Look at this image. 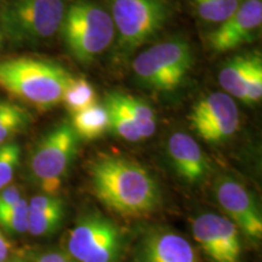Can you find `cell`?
Returning a JSON list of instances; mask_svg holds the SVG:
<instances>
[{"instance_id":"9a60e30c","label":"cell","mask_w":262,"mask_h":262,"mask_svg":"<svg viewBox=\"0 0 262 262\" xmlns=\"http://www.w3.org/2000/svg\"><path fill=\"white\" fill-rule=\"evenodd\" d=\"M64 217L63 202L56 195H37L28 203V229L34 237L56 232Z\"/></svg>"},{"instance_id":"9c48e42d","label":"cell","mask_w":262,"mask_h":262,"mask_svg":"<svg viewBox=\"0 0 262 262\" xmlns=\"http://www.w3.org/2000/svg\"><path fill=\"white\" fill-rule=\"evenodd\" d=\"M192 129L206 142L228 140L239 126V111L233 98L225 93H212L192 108L188 117Z\"/></svg>"},{"instance_id":"44dd1931","label":"cell","mask_w":262,"mask_h":262,"mask_svg":"<svg viewBox=\"0 0 262 262\" xmlns=\"http://www.w3.org/2000/svg\"><path fill=\"white\" fill-rule=\"evenodd\" d=\"M104 107L108 113L110 129H112L118 136L126 141H131V142L143 140L140 127L122 108L108 100L107 97L104 98Z\"/></svg>"},{"instance_id":"484cf974","label":"cell","mask_w":262,"mask_h":262,"mask_svg":"<svg viewBox=\"0 0 262 262\" xmlns=\"http://www.w3.org/2000/svg\"><path fill=\"white\" fill-rule=\"evenodd\" d=\"M21 199V192L18 191V188L14 187V186L3 188L0 191V209H5L9 208V206L15 205Z\"/></svg>"},{"instance_id":"7c38bea8","label":"cell","mask_w":262,"mask_h":262,"mask_svg":"<svg viewBox=\"0 0 262 262\" xmlns=\"http://www.w3.org/2000/svg\"><path fill=\"white\" fill-rule=\"evenodd\" d=\"M262 24L261 0H245L234 14L208 35V42L216 52H226L250 41Z\"/></svg>"},{"instance_id":"603a6c76","label":"cell","mask_w":262,"mask_h":262,"mask_svg":"<svg viewBox=\"0 0 262 262\" xmlns=\"http://www.w3.org/2000/svg\"><path fill=\"white\" fill-rule=\"evenodd\" d=\"M0 226L9 233L22 234L28 229V202L24 198L9 208L0 209Z\"/></svg>"},{"instance_id":"f546056e","label":"cell","mask_w":262,"mask_h":262,"mask_svg":"<svg viewBox=\"0 0 262 262\" xmlns=\"http://www.w3.org/2000/svg\"><path fill=\"white\" fill-rule=\"evenodd\" d=\"M67 262H72V261H71V260H68V261H67Z\"/></svg>"},{"instance_id":"cb8c5ba5","label":"cell","mask_w":262,"mask_h":262,"mask_svg":"<svg viewBox=\"0 0 262 262\" xmlns=\"http://www.w3.org/2000/svg\"><path fill=\"white\" fill-rule=\"evenodd\" d=\"M21 159V148L16 142L4 143L0 146V191L8 187L14 179Z\"/></svg>"},{"instance_id":"52a82bcc","label":"cell","mask_w":262,"mask_h":262,"mask_svg":"<svg viewBox=\"0 0 262 262\" xmlns=\"http://www.w3.org/2000/svg\"><path fill=\"white\" fill-rule=\"evenodd\" d=\"M123 247V232L100 214L83 216L67 241L68 254L79 262H117Z\"/></svg>"},{"instance_id":"7a4b0ae2","label":"cell","mask_w":262,"mask_h":262,"mask_svg":"<svg viewBox=\"0 0 262 262\" xmlns=\"http://www.w3.org/2000/svg\"><path fill=\"white\" fill-rule=\"evenodd\" d=\"M72 75L60 64L31 57L0 61V89L40 111L62 102Z\"/></svg>"},{"instance_id":"ac0fdd59","label":"cell","mask_w":262,"mask_h":262,"mask_svg":"<svg viewBox=\"0 0 262 262\" xmlns=\"http://www.w3.org/2000/svg\"><path fill=\"white\" fill-rule=\"evenodd\" d=\"M255 58L256 56H237L232 58L219 74L221 86L228 94L243 102L245 101V84Z\"/></svg>"},{"instance_id":"e0dca14e","label":"cell","mask_w":262,"mask_h":262,"mask_svg":"<svg viewBox=\"0 0 262 262\" xmlns=\"http://www.w3.org/2000/svg\"><path fill=\"white\" fill-rule=\"evenodd\" d=\"M72 127L78 137L95 140L110 129V120L104 104L95 103L80 112L72 114Z\"/></svg>"},{"instance_id":"4316f807","label":"cell","mask_w":262,"mask_h":262,"mask_svg":"<svg viewBox=\"0 0 262 262\" xmlns=\"http://www.w3.org/2000/svg\"><path fill=\"white\" fill-rule=\"evenodd\" d=\"M70 258L64 254L56 253V251H50V253L40 254L35 258L34 262H67Z\"/></svg>"},{"instance_id":"2e32d148","label":"cell","mask_w":262,"mask_h":262,"mask_svg":"<svg viewBox=\"0 0 262 262\" xmlns=\"http://www.w3.org/2000/svg\"><path fill=\"white\" fill-rule=\"evenodd\" d=\"M106 97L122 108L124 112L137 124L142 139H148L155 134L157 127L156 114L149 104L139 98L130 96V95L117 93V91L108 93Z\"/></svg>"},{"instance_id":"277c9868","label":"cell","mask_w":262,"mask_h":262,"mask_svg":"<svg viewBox=\"0 0 262 262\" xmlns=\"http://www.w3.org/2000/svg\"><path fill=\"white\" fill-rule=\"evenodd\" d=\"M64 11L62 0H8L2 11L3 32L17 44H40L56 34Z\"/></svg>"},{"instance_id":"83f0119b","label":"cell","mask_w":262,"mask_h":262,"mask_svg":"<svg viewBox=\"0 0 262 262\" xmlns=\"http://www.w3.org/2000/svg\"><path fill=\"white\" fill-rule=\"evenodd\" d=\"M10 254V243L8 242L2 232H0V262L8 261Z\"/></svg>"},{"instance_id":"6da1fadb","label":"cell","mask_w":262,"mask_h":262,"mask_svg":"<svg viewBox=\"0 0 262 262\" xmlns=\"http://www.w3.org/2000/svg\"><path fill=\"white\" fill-rule=\"evenodd\" d=\"M89 178L98 201L120 216L142 217L160 204L156 179L140 163L126 157H98L89 165Z\"/></svg>"},{"instance_id":"8992f818","label":"cell","mask_w":262,"mask_h":262,"mask_svg":"<svg viewBox=\"0 0 262 262\" xmlns=\"http://www.w3.org/2000/svg\"><path fill=\"white\" fill-rule=\"evenodd\" d=\"M192 50L181 39L159 42L141 52L134 61V72L143 84L160 91L179 88L191 70Z\"/></svg>"},{"instance_id":"7402d4cb","label":"cell","mask_w":262,"mask_h":262,"mask_svg":"<svg viewBox=\"0 0 262 262\" xmlns=\"http://www.w3.org/2000/svg\"><path fill=\"white\" fill-rule=\"evenodd\" d=\"M196 12L206 22L222 24L234 14L239 0H192Z\"/></svg>"},{"instance_id":"ffe728a7","label":"cell","mask_w":262,"mask_h":262,"mask_svg":"<svg viewBox=\"0 0 262 262\" xmlns=\"http://www.w3.org/2000/svg\"><path fill=\"white\" fill-rule=\"evenodd\" d=\"M96 91L84 78H72L66 88L62 102L70 112L77 113L96 103Z\"/></svg>"},{"instance_id":"d4e9b609","label":"cell","mask_w":262,"mask_h":262,"mask_svg":"<svg viewBox=\"0 0 262 262\" xmlns=\"http://www.w3.org/2000/svg\"><path fill=\"white\" fill-rule=\"evenodd\" d=\"M262 97V61L256 56L248 75L245 84V101L244 103L253 104L261 100Z\"/></svg>"},{"instance_id":"8fae6325","label":"cell","mask_w":262,"mask_h":262,"mask_svg":"<svg viewBox=\"0 0 262 262\" xmlns=\"http://www.w3.org/2000/svg\"><path fill=\"white\" fill-rule=\"evenodd\" d=\"M215 196L229 220L250 239L262 237V216L254 195L231 178H222L215 183Z\"/></svg>"},{"instance_id":"4fadbf2b","label":"cell","mask_w":262,"mask_h":262,"mask_svg":"<svg viewBox=\"0 0 262 262\" xmlns=\"http://www.w3.org/2000/svg\"><path fill=\"white\" fill-rule=\"evenodd\" d=\"M139 262H199L194 248L170 229L147 232L137 248Z\"/></svg>"},{"instance_id":"30bf717a","label":"cell","mask_w":262,"mask_h":262,"mask_svg":"<svg viewBox=\"0 0 262 262\" xmlns=\"http://www.w3.org/2000/svg\"><path fill=\"white\" fill-rule=\"evenodd\" d=\"M193 237L214 262H241L238 227L225 216L206 212L193 221Z\"/></svg>"},{"instance_id":"5bb4252c","label":"cell","mask_w":262,"mask_h":262,"mask_svg":"<svg viewBox=\"0 0 262 262\" xmlns=\"http://www.w3.org/2000/svg\"><path fill=\"white\" fill-rule=\"evenodd\" d=\"M168 153L178 175L189 183L202 182L210 171L205 153L188 134H172L168 141Z\"/></svg>"},{"instance_id":"3957f363","label":"cell","mask_w":262,"mask_h":262,"mask_svg":"<svg viewBox=\"0 0 262 262\" xmlns=\"http://www.w3.org/2000/svg\"><path fill=\"white\" fill-rule=\"evenodd\" d=\"M60 28L68 51L81 63L102 54L116 33L111 15L89 0H77L66 10Z\"/></svg>"},{"instance_id":"f1b7e54d","label":"cell","mask_w":262,"mask_h":262,"mask_svg":"<svg viewBox=\"0 0 262 262\" xmlns=\"http://www.w3.org/2000/svg\"><path fill=\"white\" fill-rule=\"evenodd\" d=\"M2 40H3V33H2V29H0V44H2Z\"/></svg>"},{"instance_id":"ba28073f","label":"cell","mask_w":262,"mask_h":262,"mask_svg":"<svg viewBox=\"0 0 262 262\" xmlns=\"http://www.w3.org/2000/svg\"><path fill=\"white\" fill-rule=\"evenodd\" d=\"M112 21L123 50H134L155 37L168 18L162 0H112Z\"/></svg>"},{"instance_id":"5b68a950","label":"cell","mask_w":262,"mask_h":262,"mask_svg":"<svg viewBox=\"0 0 262 262\" xmlns=\"http://www.w3.org/2000/svg\"><path fill=\"white\" fill-rule=\"evenodd\" d=\"M78 136L70 123L49 131L33 150L29 169L33 180L47 194L55 195L77 153Z\"/></svg>"},{"instance_id":"d6986e66","label":"cell","mask_w":262,"mask_h":262,"mask_svg":"<svg viewBox=\"0 0 262 262\" xmlns=\"http://www.w3.org/2000/svg\"><path fill=\"white\" fill-rule=\"evenodd\" d=\"M31 120L24 107L10 101H0V146L25 130Z\"/></svg>"}]
</instances>
